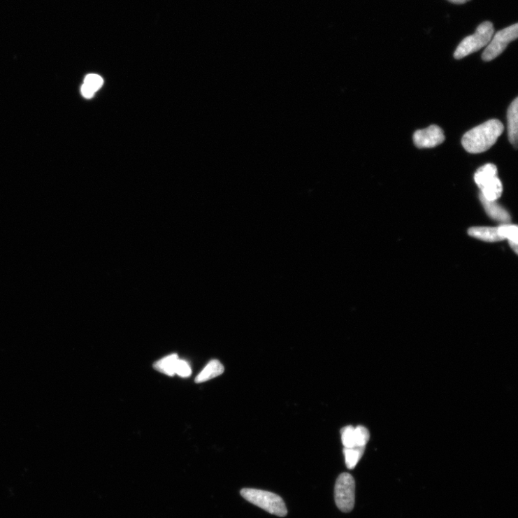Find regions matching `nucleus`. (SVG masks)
<instances>
[{
  "instance_id": "nucleus-1",
  "label": "nucleus",
  "mask_w": 518,
  "mask_h": 518,
  "mask_svg": "<svg viewBox=\"0 0 518 518\" xmlns=\"http://www.w3.org/2000/svg\"><path fill=\"white\" fill-rule=\"evenodd\" d=\"M505 127L498 120H490L470 131L462 138L461 143L464 150L470 154H481L487 152L496 144L503 134Z\"/></svg>"
},
{
  "instance_id": "nucleus-2",
  "label": "nucleus",
  "mask_w": 518,
  "mask_h": 518,
  "mask_svg": "<svg viewBox=\"0 0 518 518\" xmlns=\"http://www.w3.org/2000/svg\"><path fill=\"white\" fill-rule=\"evenodd\" d=\"M241 496L248 502L265 511L279 517L287 514L286 505L281 497L275 493L252 488H244L240 491Z\"/></svg>"
},
{
  "instance_id": "nucleus-3",
  "label": "nucleus",
  "mask_w": 518,
  "mask_h": 518,
  "mask_svg": "<svg viewBox=\"0 0 518 518\" xmlns=\"http://www.w3.org/2000/svg\"><path fill=\"white\" fill-rule=\"evenodd\" d=\"M494 33V27L491 22L481 23L473 35L467 36L461 42L455 51L454 58L461 59L480 50L489 44Z\"/></svg>"
},
{
  "instance_id": "nucleus-4",
  "label": "nucleus",
  "mask_w": 518,
  "mask_h": 518,
  "mask_svg": "<svg viewBox=\"0 0 518 518\" xmlns=\"http://www.w3.org/2000/svg\"><path fill=\"white\" fill-rule=\"evenodd\" d=\"M355 489V480L350 474L344 473L338 477L335 486V501L340 511L350 512L353 510Z\"/></svg>"
},
{
  "instance_id": "nucleus-5",
  "label": "nucleus",
  "mask_w": 518,
  "mask_h": 518,
  "mask_svg": "<svg viewBox=\"0 0 518 518\" xmlns=\"http://www.w3.org/2000/svg\"><path fill=\"white\" fill-rule=\"evenodd\" d=\"M518 37V24L498 31L485 48L482 58L484 62H490L499 57L505 50L510 43L516 40Z\"/></svg>"
},
{
  "instance_id": "nucleus-6",
  "label": "nucleus",
  "mask_w": 518,
  "mask_h": 518,
  "mask_svg": "<svg viewBox=\"0 0 518 518\" xmlns=\"http://www.w3.org/2000/svg\"><path fill=\"white\" fill-rule=\"evenodd\" d=\"M445 141L443 130L437 126H431L424 130H419L413 135V141L418 149H431Z\"/></svg>"
},
{
  "instance_id": "nucleus-7",
  "label": "nucleus",
  "mask_w": 518,
  "mask_h": 518,
  "mask_svg": "<svg viewBox=\"0 0 518 518\" xmlns=\"http://www.w3.org/2000/svg\"><path fill=\"white\" fill-rule=\"evenodd\" d=\"M480 201L487 213L493 220L501 222L504 224H508L511 220L509 213L496 201H490L484 199V196L480 193Z\"/></svg>"
},
{
  "instance_id": "nucleus-8",
  "label": "nucleus",
  "mask_w": 518,
  "mask_h": 518,
  "mask_svg": "<svg viewBox=\"0 0 518 518\" xmlns=\"http://www.w3.org/2000/svg\"><path fill=\"white\" fill-rule=\"evenodd\" d=\"M518 98L510 104L508 110V131L509 141L517 149L518 138Z\"/></svg>"
},
{
  "instance_id": "nucleus-9",
  "label": "nucleus",
  "mask_w": 518,
  "mask_h": 518,
  "mask_svg": "<svg viewBox=\"0 0 518 518\" xmlns=\"http://www.w3.org/2000/svg\"><path fill=\"white\" fill-rule=\"evenodd\" d=\"M468 234L487 242H498L505 240L500 233L499 228L473 227L468 229Z\"/></svg>"
},
{
  "instance_id": "nucleus-10",
  "label": "nucleus",
  "mask_w": 518,
  "mask_h": 518,
  "mask_svg": "<svg viewBox=\"0 0 518 518\" xmlns=\"http://www.w3.org/2000/svg\"><path fill=\"white\" fill-rule=\"evenodd\" d=\"M224 366L218 360H212L195 379L196 383H203L219 377L224 373Z\"/></svg>"
},
{
  "instance_id": "nucleus-11",
  "label": "nucleus",
  "mask_w": 518,
  "mask_h": 518,
  "mask_svg": "<svg viewBox=\"0 0 518 518\" xmlns=\"http://www.w3.org/2000/svg\"><path fill=\"white\" fill-rule=\"evenodd\" d=\"M480 189L484 199L490 201H496L502 196L503 187L501 181L496 177L489 181Z\"/></svg>"
},
{
  "instance_id": "nucleus-12",
  "label": "nucleus",
  "mask_w": 518,
  "mask_h": 518,
  "mask_svg": "<svg viewBox=\"0 0 518 518\" xmlns=\"http://www.w3.org/2000/svg\"><path fill=\"white\" fill-rule=\"evenodd\" d=\"M179 357L178 354H171L155 362L154 368L157 371L173 377L176 375L175 370Z\"/></svg>"
},
{
  "instance_id": "nucleus-13",
  "label": "nucleus",
  "mask_w": 518,
  "mask_h": 518,
  "mask_svg": "<svg viewBox=\"0 0 518 518\" xmlns=\"http://www.w3.org/2000/svg\"><path fill=\"white\" fill-rule=\"evenodd\" d=\"M496 177H498L497 166L495 164H487L476 171L475 181L481 189L489 181Z\"/></svg>"
},
{
  "instance_id": "nucleus-14",
  "label": "nucleus",
  "mask_w": 518,
  "mask_h": 518,
  "mask_svg": "<svg viewBox=\"0 0 518 518\" xmlns=\"http://www.w3.org/2000/svg\"><path fill=\"white\" fill-rule=\"evenodd\" d=\"M366 447L344 448L345 464L349 470H353L364 455Z\"/></svg>"
},
{
  "instance_id": "nucleus-15",
  "label": "nucleus",
  "mask_w": 518,
  "mask_h": 518,
  "mask_svg": "<svg viewBox=\"0 0 518 518\" xmlns=\"http://www.w3.org/2000/svg\"><path fill=\"white\" fill-rule=\"evenodd\" d=\"M354 429L353 426H349L341 430V439L344 448L356 447Z\"/></svg>"
},
{
  "instance_id": "nucleus-16",
  "label": "nucleus",
  "mask_w": 518,
  "mask_h": 518,
  "mask_svg": "<svg viewBox=\"0 0 518 518\" xmlns=\"http://www.w3.org/2000/svg\"><path fill=\"white\" fill-rule=\"evenodd\" d=\"M498 228L504 239H508L509 242L517 244L518 229L517 226L503 224Z\"/></svg>"
},
{
  "instance_id": "nucleus-17",
  "label": "nucleus",
  "mask_w": 518,
  "mask_h": 518,
  "mask_svg": "<svg viewBox=\"0 0 518 518\" xmlns=\"http://www.w3.org/2000/svg\"><path fill=\"white\" fill-rule=\"evenodd\" d=\"M354 432L356 447H366L370 437L368 429L364 426H359L354 429Z\"/></svg>"
},
{
  "instance_id": "nucleus-18",
  "label": "nucleus",
  "mask_w": 518,
  "mask_h": 518,
  "mask_svg": "<svg viewBox=\"0 0 518 518\" xmlns=\"http://www.w3.org/2000/svg\"><path fill=\"white\" fill-rule=\"evenodd\" d=\"M103 82V79L101 76L92 73L85 78L84 84L96 92L102 87Z\"/></svg>"
},
{
  "instance_id": "nucleus-19",
  "label": "nucleus",
  "mask_w": 518,
  "mask_h": 518,
  "mask_svg": "<svg viewBox=\"0 0 518 518\" xmlns=\"http://www.w3.org/2000/svg\"><path fill=\"white\" fill-rule=\"evenodd\" d=\"M175 373L181 377H188L192 374V369L188 363L185 361L178 359Z\"/></svg>"
},
{
  "instance_id": "nucleus-20",
  "label": "nucleus",
  "mask_w": 518,
  "mask_h": 518,
  "mask_svg": "<svg viewBox=\"0 0 518 518\" xmlns=\"http://www.w3.org/2000/svg\"><path fill=\"white\" fill-rule=\"evenodd\" d=\"M82 94L85 98H92L95 92L87 85L83 84L81 88Z\"/></svg>"
},
{
  "instance_id": "nucleus-21",
  "label": "nucleus",
  "mask_w": 518,
  "mask_h": 518,
  "mask_svg": "<svg viewBox=\"0 0 518 518\" xmlns=\"http://www.w3.org/2000/svg\"><path fill=\"white\" fill-rule=\"evenodd\" d=\"M448 1L454 4L462 5L471 1V0H448Z\"/></svg>"
}]
</instances>
